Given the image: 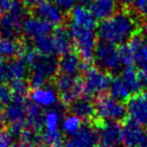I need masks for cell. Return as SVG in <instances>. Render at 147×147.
Instances as JSON below:
<instances>
[{"mask_svg": "<svg viewBox=\"0 0 147 147\" xmlns=\"http://www.w3.org/2000/svg\"><path fill=\"white\" fill-rule=\"evenodd\" d=\"M96 19L104 20L117 12V0H93L88 5Z\"/></svg>", "mask_w": 147, "mask_h": 147, "instance_id": "obj_18", "label": "cell"}, {"mask_svg": "<svg viewBox=\"0 0 147 147\" xmlns=\"http://www.w3.org/2000/svg\"><path fill=\"white\" fill-rule=\"evenodd\" d=\"M11 138L6 128L0 127V147H11Z\"/></svg>", "mask_w": 147, "mask_h": 147, "instance_id": "obj_33", "label": "cell"}, {"mask_svg": "<svg viewBox=\"0 0 147 147\" xmlns=\"http://www.w3.org/2000/svg\"><path fill=\"white\" fill-rule=\"evenodd\" d=\"M36 147H49V146H47L45 143H41V144H39V145H36Z\"/></svg>", "mask_w": 147, "mask_h": 147, "instance_id": "obj_42", "label": "cell"}, {"mask_svg": "<svg viewBox=\"0 0 147 147\" xmlns=\"http://www.w3.org/2000/svg\"><path fill=\"white\" fill-rule=\"evenodd\" d=\"M139 147H147V131L145 133V136H144V140H143L142 144L140 145Z\"/></svg>", "mask_w": 147, "mask_h": 147, "instance_id": "obj_38", "label": "cell"}, {"mask_svg": "<svg viewBox=\"0 0 147 147\" xmlns=\"http://www.w3.org/2000/svg\"><path fill=\"white\" fill-rule=\"evenodd\" d=\"M29 13L31 16L47 21L53 25L55 24L57 26L65 24L67 20V14L61 12L57 5L49 1H42L38 3L34 7L29 9Z\"/></svg>", "mask_w": 147, "mask_h": 147, "instance_id": "obj_9", "label": "cell"}, {"mask_svg": "<svg viewBox=\"0 0 147 147\" xmlns=\"http://www.w3.org/2000/svg\"><path fill=\"white\" fill-rule=\"evenodd\" d=\"M79 1H80V2L82 3V4H84V5H89L91 2H92L93 0H79Z\"/></svg>", "mask_w": 147, "mask_h": 147, "instance_id": "obj_41", "label": "cell"}, {"mask_svg": "<svg viewBox=\"0 0 147 147\" xmlns=\"http://www.w3.org/2000/svg\"><path fill=\"white\" fill-rule=\"evenodd\" d=\"M82 124H81V120L76 116H69L67 117V119H65L63 121V130H65V133L67 134H71L73 136L74 134H76L77 132L79 131V129L81 128Z\"/></svg>", "mask_w": 147, "mask_h": 147, "instance_id": "obj_29", "label": "cell"}, {"mask_svg": "<svg viewBox=\"0 0 147 147\" xmlns=\"http://www.w3.org/2000/svg\"><path fill=\"white\" fill-rule=\"evenodd\" d=\"M55 3L59 7H61L63 10L71 11L74 8V5L76 3V0H55Z\"/></svg>", "mask_w": 147, "mask_h": 147, "instance_id": "obj_34", "label": "cell"}, {"mask_svg": "<svg viewBox=\"0 0 147 147\" xmlns=\"http://www.w3.org/2000/svg\"><path fill=\"white\" fill-rule=\"evenodd\" d=\"M55 111H49L45 116V126L47 131H55L57 130V121L59 116Z\"/></svg>", "mask_w": 147, "mask_h": 147, "instance_id": "obj_32", "label": "cell"}, {"mask_svg": "<svg viewBox=\"0 0 147 147\" xmlns=\"http://www.w3.org/2000/svg\"><path fill=\"white\" fill-rule=\"evenodd\" d=\"M26 63L22 59L15 57L9 59V74H10V83L12 81L25 80L26 77Z\"/></svg>", "mask_w": 147, "mask_h": 147, "instance_id": "obj_26", "label": "cell"}, {"mask_svg": "<svg viewBox=\"0 0 147 147\" xmlns=\"http://www.w3.org/2000/svg\"><path fill=\"white\" fill-rule=\"evenodd\" d=\"M94 61L98 69L109 74L110 76L116 75L121 69L118 49L110 43L100 41L97 45L95 49Z\"/></svg>", "mask_w": 147, "mask_h": 147, "instance_id": "obj_7", "label": "cell"}, {"mask_svg": "<svg viewBox=\"0 0 147 147\" xmlns=\"http://www.w3.org/2000/svg\"><path fill=\"white\" fill-rule=\"evenodd\" d=\"M43 143L49 147H59L63 142L61 138V132L59 130L55 131H45L43 133Z\"/></svg>", "mask_w": 147, "mask_h": 147, "instance_id": "obj_28", "label": "cell"}, {"mask_svg": "<svg viewBox=\"0 0 147 147\" xmlns=\"http://www.w3.org/2000/svg\"><path fill=\"white\" fill-rule=\"evenodd\" d=\"M67 19L80 27L89 30H94L97 26L96 18L90 10L84 6H75L67 13Z\"/></svg>", "mask_w": 147, "mask_h": 147, "instance_id": "obj_16", "label": "cell"}, {"mask_svg": "<svg viewBox=\"0 0 147 147\" xmlns=\"http://www.w3.org/2000/svg\"><path fill=\"white\" fill-rule=\"evenodd\" d=\"M118 55H119V61H120L121 67H132L134 63L133 59V55L129 45H123L118 47Z\"/></svg>", "mask_w": 147, "mask_h": 147, "instance_id": "obj_27", "label": "cell"}, {"mask_svg": "<svg viewBox=\"0 0 147 147\" xmlns=\"http://www.w3.org/2000/svg\"><path fill=\"white\" fill-rule=\"evenodd\" d=\"M65 24L67 26L69 33H71L74 43V49L78 53L83 61L91 63L92 61H94L98 35H96L94 30L82 28L79 25L69 21V19Z\"/></svg>", "mask_w": 147, "mask_h": 147, "instance_id": "obj_3", "label": "cell"}, {"mask_svg": "<svg viewBox=\"0 0 147 147\" xmlns=\"http://www.w3.org/2000/svg\"><path fill=\"white\" fill-rule=\"evenodd\" d=\"M140 32H142V23L139 15L131 7H121L115 14L101 20L98 24L100 41L113 45H126Z\"/></svg>", "mask_w": 147, "mask_h": 147, "instance_id": "obj_1", "label": "cell"}, {"mask_svg": "<svg viewBox=\"0 0 147 147\" xmlns=\"http://www.w3.org/2000/svg\"><path fill=\"white\" fill-rule=\"evenodd\" d=\"M13 99V92L10 85L0 83V106H7Z\"/></svg>", "mask_w": 147, "mask_h": 147, "instance_id": "obj_30", "label": "cell"}, {"mask_svg": "<svg viewBox=\"0 0 147 147\" xmlns=\"http://www.w3.org/2000/svg\"><path fill=\"white\" fill-rule=\"evenodd\" d=\"M53 37L59 55H65L74 49V43L71 33L65 24L57 25L53 31Z\"/></svg>", "mask_w": 147, "mask_h": 147, "instance_id": "obj_19", "label": "cell"}, {"mask_svg": "<svg viewBox=\"0 0 147 147\" xmlns=\"http://www.w3.org/2000/svg\"><path fill=\"white\" fill-rule=\"evenodd\" d=\"M2 107L0 106V127H2V125H4V123H3V118H2Z\"/></svg>", "mask_w": 147, "mask_h": 147, "instance_id": "obj_40", "label": "cell"}, {"mask_svg": "<svg viewBox=\"0 0 147 147\" xmlns=\"http://www.w3.org/2000/svg\"><path fill=\"white\" fill-rule=\"evenodd\" d=\"M67 110L73 116H76L81 121L86 123H92L96 117L95 104L91 99L86 97H80L67 106Z\"/></svg>", "mask_w": 147, "mask_h": 147, "instance_id": "obj_13", "label": "cell"}, {"mask_svg": "<svg viewBox=\"0 0 147 147\" xmlns=\"http://www.w3.org/2000/svg\"><path fill=\"white\" fill-rule=\"evenodd\" d=\"M26 124L29 129L39 133L45 125V116L42 108L29 101L26 103Z\"/></svg>", "mask_w": 147, "mask_h": 147, "instance_id": "obj_20", "label": "cell"}, {"mask_svg": "<svg viewBox=\"0 0 147 147\" xmlns=\"http://www.w3.org/2000/svg\"><path fill=\"white\" fill-rule=\"evenodd\" d=\"M22 40H13L0 35V59H13L20 55Z\"/></svg>", "mask_w": 147, "mask_h": 147, "instance_id": "obj_21", "label": "cell"}, {"mask_svg": "<svg viewBox=\"0 0 147 147\" xmlns=\"http://www.w3.org/2000/svg\"><path fill=\"white\" fill-rule=\"evenodd\" d=\"M69 141L71 147H99V132L92 124L85 123Z\"/></svg>", "mask_w": 147, "mask_h": 147, "instance_id": "obj_12", "label": "cell"}, {"mask_svg": "<svg viewBox=\"0 0 147 147\" xmlns=\"http://www.w3.org/2000/svg\"><path fill=\"white\" fill-rule=\"evenodd\" d=\"M30 100L42 107H49L57 102V94L51 89H35L28 94Z\"/></svg>", "mask_w": 147, "mask_h": 147, "instance_id": "obj_23", "label": "cell"}, {"mask_svg": "<svg viewBox=\"0 0 147 147\" xmlns=\"http://www.w3.org/2000/svg\"><path fill=\"white\" fill-rule=\"evenodd\" d=\"M83 82H84V96L91 99L107 93L110 87L112 76L103 71L95 65H89L83 71Z\"/></svg>", "mask_w": 147, "mask_h": 147, "instance_id": "obj_6", "label": "cell"}, {"mask_svg": "<svg viewBox=\"0 0 147 147\" xmlns=\"http://www.w3.org/2000/svg\"><path fill=\"white\" fill-rule=\"evenodd\" d=\"M83 59L75 49L61 55L59 59V74L67 76H79L82 73Z\"/></svg>", "mask_w": 147, "mask_h": 147, "instance_id": "obj_14", "label": "cell"}, {"mask_svg": "<svg viewBox=\"0 0 147 147\" xmlns=\"http://www.w3.org/2000/svg\"><path fill=\"white\" fill-rule=\"evenodd\" d=\"M12 147H34L33 145L30 144H25V143H21L19 145H12Z\"/></svg>", "mask_w": 147, "mask_h": 147, "instance_id": "obj_39", "label": "cell"}, {"mask_svg": "<svg viewBox=\"0 0 147 147\" xmlns=\"http://www.w3.org/2000/svg\"><path fill=\"white\" fill-rule=\"evenodd\" d=\"M129 47L133 55L134 63L138 67L143 69L147 65V40L143 36L142 32L135 35L130 41Z\"/></svg>", "mask_w": 147, "mask_h": 147, "instance_id": "obj_17", "label": "cell"}, {"mask_svg": "<svg viewBox=\"0 0 147 147\" xmlns=\"http://www.w3.org/2000/svg\"><path fill=\"white\" fill-rule=\"evenodd\" d=\"M142 34L147 40V21H143L142 22Z\"/></svg>", "mask_w": 147, "mask_h": 147, "instance_id": "obj_37", "label": "cell"}, {"mask_svg": "<svg viewBox=\"0 0 147 147\" xmlns=\"http://www.w3.org/2000/svg\"><path fill=\"white\" fill-rule=\"evenodd\" d=\"M109 89H110L111 96L120 102H123V101L126 102L130 98V92L127 89L126 85L124 84L122 78L120 77L115 76L111 78Z\"/></svg>", "mask_w": 147, "mask_h": 147, "instance_id": "obj_25", "label": "cell"}, {"mask_svg": "<svg viewBox=\"0 0 147 147\" xmlns=\"http://www.w3.org/2000/svg\"><path fill=\"white\" fill-rule=\"evenodd\" d=\"M0 83H4V84H10L9 61L0 59Z\"/></svg>", "mask_w": 147, "mask_h": 147, "instance_id": "obj_31", "label": "cell"}, {"mask_svg": "<svg viewBox=\"0 0 147 147\" xmlns=\"http://www.w3.org/2000/svg\"><path fill=\"white\" fill-rule=\"evenodd\" d=\"M33 47L39 53L45 55H59L55 47V43L53 35L42 34L33 38Z\"/></svg>", "mask_w": 147, "mask_h": 147, "instance_id": "obj_24", "label": "cell"}, {"mask_svg": "<svg viewBox=\"0 0 147 147\" xmlns=\"http://www.w3.org/2000/svg\"><path fill=\"white\" fill-rule=\"evenodd\" d=\"M26 14V7L21 0H14L8 13L0 17V35L13 40H22V24Z\"/></svg>", "mask_w": 147, "mask_h": 147, "instance_id": "obj_5", "label": "cell"}, {"mask_svg": "<svg viewBox=\"0 0 147 147\" xmlns=\"http://www.w3.org/2000/svg\"><path fill=\"white\" fill-rule=\"evenodd\" d=\"M140 75H141V79H142L143 86L147 87V65L140 69Z\"/></svg>", "mask_w": 147, "mask_h": 147, "instance_id": "obj_35", "label": "cell"}, {"mask_svg": "<svg viewBox=\"0 0 147 147\" xmlns=\"http://www.w3.org/2000/svg\"><path fill=\"white\" fill-rule=\"evenodd\" d=\"M126 109L132 120L147 128V91L131 95L126 101Z\"/></svg>", "mask_w": 147, "mask_h": 147, "instance_id": "obj_8", "label": "cell"}, {"mask_svg": "<svg viewBox=\"0 0 147 147\" xmlns=\"http://www.w3.org/2000/svg\"><path fill=\"white\" fill-rule=\"evenodd\" d=\"M28 85L30 90L40 89L59 74V59L55 55H45L39 53L35 61L30 65Z\"/></svg>", "mask_w": 147, "mask_h": 147, "instance_id": "obj_2", "label": "cell"}, {"mask_svg": "<svg viewBox=\"0 0 147 147\" xmlns=\"http://www.w3.org/2000/svg\"><path fill=\"white\" fill-rule=\"evenodd\" d=\"M121 124L122 143L124 147H139L144 140L142 127L131 118H126Z\"/></svg>", "mask_w": 147, "mask_h": 147, "instance_id": "obj_11", "label": "cell"}, {"mask_svg": "<svg viewBox=\"0 0 147 147\" xmlns=\"http://www.w3.org/2000/svg\"><path fill=\"white\" fill-rule=\"evenodd\" d=\"M121 78H122L124 84L126 85L129 92L132 93V95L142 91L143 83L142 79H141L140 71L135 69L133 65L125 67Z\"/></svg>", "mask_w": 147, "mask_h": 147, "instance_id": "obj_22", "label": "cell"}, {"mask_svg": "<svg viewBox=\"0 0 147 147\" xmlns=\"http://www.w3.org/2000/svg\"><path fill=\"white\" fill-rule=\"evenodd\" d=\"M94 104L96 117L93 122L101 121V122L122 123L127 118V109L123 105V102L116 100L107 93L97 96Z\"/></svg>", "mask_w": 147, "mask_h": 147, "instance_id": "obj_4", "label": "cell"}, {"mask_svg": "<svg viewBox=\"0 0 147 147\" xmlns=\"http://www.w3.org/2000/svg\"><path fill=\"white\" fill-rule=\"evenodd\" d=\"M55 27L47 21L30 16L25 18L22 24V32L26 37H36L38 35L49 34L53 31Z\"/></svg>", "mask_w": 147, "mask_h": 147, "instance_id": "obj_15", "label": "cell"}, {"mask_svg": "<svg viewBox=\"0 0 147 147\" xmlns=\"http://www.w3.org/2000/svg\"><path fill=\"white\" fill-rule=\"evenodd\" d=\"M121 4V7H131V4L134 2V0H118Z\"/></svg>", "mask_w": 147, "mask_h": 147, "instance_id": "obj_36", "label": "cell"}, {"mask_svg": "<svg viewBox=\"0 0 147 147\" xmlns=\"http://www.w3.org/2000/svg\"><path fill=\"white\" fill-rule=\"evenodd\" d=\"M99 132V147H118L122 142L121 124L98 122L94 125Z\"/></svg>", "mask_w": 147, "mask_h": 147, "instance_id": "obj_10", "label": "cell"}]
</instances>
